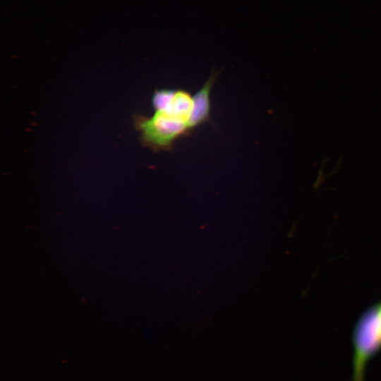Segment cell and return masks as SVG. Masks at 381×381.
Instances as JSON below:
<instances>
[{
	"label": "cell",
	"instance_id": "cell-1",
	"mask_svg": "<svg viewBox=\"0 0 381 381\" xmlns=\"http://www.w3.org/2000/svg\"><path fill=\"white\" fill-rule=\"evenodd\" d=\"M133 121L143 145L155 152L171 151L177 140L192 133L186 123L159 110L151 116L135 114Z\"/></svg>",
	"mask_w": 381,
	"mask_h": 381
},
{
	"label": "cell",
	"instance_id": "cell-3",
	"mask_svg": "<svg viewBox=\"0 0 381 381\" xmlns=\"http://www.w3.org/2000/svg\"><path fill=\"white\" fill-rule=\"evenodd\" d=\"M218 74L219 72L212 73L203 85L193 95V109L188 122L192 131L211 120L210 92Z\"/></svg>",
	"mask_w": 381,
	"mask_h": 381
},
{
	"label": "cell",
	"instance_id": "cell-2",
	"mask_svg": "<svg viewBox=\"0 0 381 381\" xmlns=\"http://www.w3.org/2000/svg\"><path fill=\"white\" fill-rule=\"evenodd\" d=\"M193 104V95L189 91L181 88L155 90L152 97V105L154 110L162 111L168 115L186 123L188 126L192 113Z\"/></svg>",
	"mask_w": 381,
	"mask_h": 381
},
{
	"label": "cell",
	"instance_id": "cell-4",
	"mask_svg": "<svg viewBox=\"0 0 381 381\" xmlns=\"http://www.w3.org/2000/svg\"><path fill=\"white\" fill-rule=\"evenodd\" d=\"M380 306V310H381V305H380V306Z\"/></svg>",
	"mask_w": 381,
	"mask_h": 381
}]
</instances>
